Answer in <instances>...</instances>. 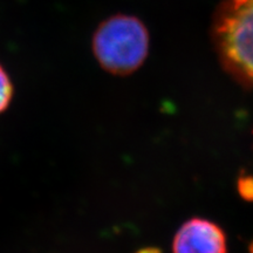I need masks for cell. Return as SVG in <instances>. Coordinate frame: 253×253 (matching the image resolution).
Returning <instances> with one entry per match:
<instances>
[{"label":"cell","instance_id":"obj_6","mask_svg":"<svg viewBox=\"0 0 253 253\" xmlns=\"http://www.w3.org/2000/svg\"><path fill=\"white\" fill-rule=\"evenodd\" d=\"M250 253H253V243L250 245Z\"/></svg>","mask_w":253,"mask_h":253},{"label":"cell","instance_id":"obj_1","mask_svg":"<svg viewBox=\"0 0 253 253\" xmlns=\"http://www.w3.org/2000/svg\"><path fill=\"white\" fill-rule=\"evenodd\" d=\"M93 52L101 67L114 75H129L143 65L149 53V33L140 19L118 14L100 24Z\"/></svg>","mask_w":253,"mask_h":253},{"label":"cell","instance_id":"obj_4","mask_svg":"<svg viewBox=\"0 0 253 253\" xmlns=\"http://www.w3.org/2000/svg\"><path fill=\"white\" fill-rule=\"evenodd\" d=\"M13 97V84L7 72L0 65V114L5 112Z\"/></svg>","mask_w":253,"mask_h":253},{"label":"cell","instance_id":"obj_5","mask_svg":"<svg viewBox=\"0 0 253 253\" xmlns=\"http://www.w3.org/2000/svg\"><path fill=\"white\" fill-rule=\"evenodd\" d=\"M237 189L240 197L248 202H253V176L242 175L237 182Z\"/></svg>","mask_w":253,"mask_h":253},{"label":"cell","instance_id":"obj_3","mask_svg":"<svg viewBox=\"0 0 253 253\" xmlns=\"http://www.w3.org/2000/svg\"><path fill=\"white\" fill-rule=\"evenodd\" d=\"M172 253H227L225 232L213 221L191 218L177 231Z\"/></svg>","mask_w":253,"mask_h":253},{"label":"cell","instance_id":"obj_2","mask_svg":"<svg viewBox=\"0 0 253 253\" xmlns=\"http://www.w3.org/2000/svg\"><path fill=\"white\" fill-rule=\"evenodd\" d=\"M217 52L226 71L253 87V0H230L214 25Z\"/></svg>","mask_w":253,"mask_h":253}]
</instances>
